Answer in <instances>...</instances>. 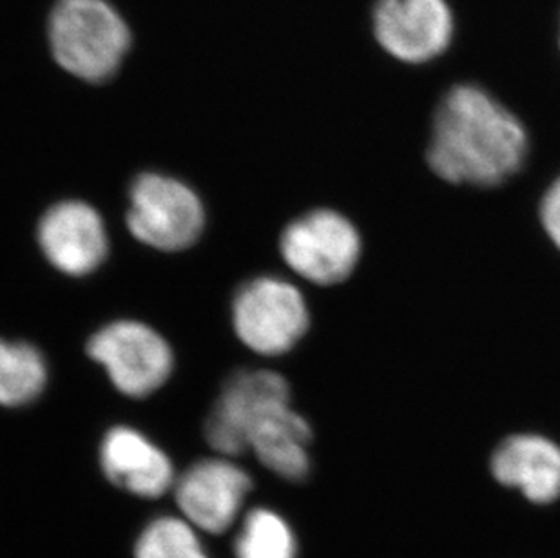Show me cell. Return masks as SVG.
I'll use <instances>...</instances> for the list:
<instances>
[{
	"label": "cell",
	"mask_w": 560,
	"mask_h": 558,
	"mask_svg": "<svg viewBox=\"0 0 560 558\" xmlns=\"http://www.w3.org/2000/svg\"><path fill=\"white\" fill-rule=\"evenodd\" d=\"M523 124L477 85H457L435 113L429 164L450 184L493 187L523 167Z\"/></svg>",
	"instance_id": "6da1fadb"
},
{
	"label": "cell",
	"mask_w": 560,
	"mask_h": 558,
	"mask_svg": "<svg viewBox=\"0 0 560 558\" xmlns=\"http://www.w3.org/2000/svg\"><path fill=\"white\" fill-rule=\"evenodd\" d=\"M129 44V27L104 0H59L49 16L55 60L85 82L98 84L113 77Z\"/></svg>",
	"instance_id": "7a4b0ae2"
},
{
	"label": "cell",
	"mask_w": 560,
	"mask_h": 558,
	"mask_svg": "<svg viewBox=\"0 0 560 558\" xmlns=\"http://www.w3.org/2000/svg\"><path fill=\"white\" fill-rule=\"evenodd\" d=\"M203 220L198 196L178 179L162 174L135 179L127 226L138 242L165 253L184 251L200 237Z\"/></svg>",
	"instance_id": "3957f363"
},
{
	"label": "cell",
	"mask_w": 560,
	"mask_h": 558,
	"mask_svg": "<svg viewBox=\"0 0 560 558\" xmlns=\"http://www.w3.org/2000/svg\"><path fill=\"white\" fill-rule=\"evenodd\" d=\"M233 322L240 341L250 350L280 356L307 333V303L302 292L283 279H253L234 300Z\"/></svg>",
	"instance_id": "277c9868"
},
{
	"label": "cell",
	"mask_w": 560,
	"mask_h": 558,
	"mask_svg": "<svg viewBox=\"0 0 560 558\" xmlns=\"http://www.w3.org/2000/svg\"><path fill=\"white\" fill-rule=\"evenodd\" d=\"M88 353L106 369L113 385L129 397H148L173 372V352L159 333L138 322H117L88 342Z\"/></svg>",
	"instance_id": "5b68a950"
},
{
	"label": "cell",
	"mask_w": 560,
	"mask_h": 558,
	"mask_svg": "<svg viewBox=\"0 0 560 558\" xmlns=\"http://www.w3.org/2000/svg\"><path fill=\"white\" fill-rule=\"evenodd\" d=\"M355 226L338 212L314 211L287 226L281 256L296 275L316 284H336L352 275L360 261Z\"/></svg>",
	"instance_id": "8992f818"
},
{
	"label": "cell",
	"mask_w": 560,
	"mask_h": 558,
	"mask_svg": "<svg viewBox=\"0 0 560 558\" xmlns=\"http://www.w3.org/2000/svg\"><path fill=\"white\" fill-rule=\"evenodd\" d=\"M283 403H291V391L280 374L270 370L238 372L228 381L207 417V443L223 455L244 453L249 450L254 425Z\"/></svg>",
	"instance_id": "52a82bcc"
},
{
	"label": "cell",
	"mask_w": 560,
	"mask_h": 558,
	"mask_svg": "<svg viewBox=\"0 0 560 558\" xmlns=\"http://www.w3.org/2000/svg\"><path fill=\"white\" fill-rule=\"evenodd\" d=\"M375 37L402 62H429L448 48L454 19L444 0H380Z\"/></svg>",
	"instance_id": "ba28073f"
},
{
	"label": "cell",
	"mask_w": 560,
	"mask_h": 558,
	"mask_svg": "<svg viewBox=\"0 0 560 558\" xmlns=\"http://www.w3.org/2000/svg\"><path fill=\"white\" fill-rule=\"evenodd\" d=\"M253 480L236 464L207 458L190 466L176 480V502L195 526L223 533L233 524Z\"/></svg>",
	"instance_id": "9c48e42d"
},
{
	"label": "cell",
	"mask_w": 560,
	"mask_h": 558,
	"mask_svg": "<svg viewBox=\"0 0 560 558\" xmlns=\"http://www.w3.org/2000/svg\"><path fill=\"white\" fill-rule=\"evenodd\" d=\"M38 242L49 264L69 276L90 275L107 254L101 214L82 201L51 207L38 225Z\"/></svg>",
	"instance_id": "30bf717a"
},
{
	"label": "cell",
	"mask_w": 560,
	"mask_h": 558,
	"mask_svg": "<svg viewBox=\"0 0 560 558\" xmlns=\"http://www.w3.org/2000/svg\"><path fill=\"white\" fill-rule=\"evenodd\" d=\"M101 463L107 479L132 496L156 499L175 483L170 457L132 428L109 430L102 443Z\"/></svg>",
	"instance_id": "8fae6325"
},
{
	"label": "cell",
	"mask_w": 560,
	"mask_h": 558,
	"mask_svg": "<svg viewBox=\"0 0 560 558\" xmlns=\"http://www.w3.org/2000/svg\"><path fill=\"white\" fill-rule=\"evenodd\" d=\"M492 474L528 501L550 504L560 497V446L535 433L512 435L493 453Z\"/></svg>",
	"instance_id": "7c38bea8"
},
{
	"label": "cell",
	"mask_w": 560,
	"mask_h": 558,
	"mask_svg": "<svg viewBox=\"0 0 560 558\" xmlns=\"http://www.w3.org/2000/svg\"><path fill=\"white\" fill-rule=\"evenodd\" d=\"M311 439L308 422L292 410L291 403H283L270 408L254 425L249 450L265 468L280 475L281 479L303 480L311 472Z\"/></svg>",
	"instance_id": "4fadbf2b"
},
{
	"label": "cell",
	"mask_w": 560,
	"mask_h": 558,
	"mask_svg": "<svg viewBox=\"0 0 560 558\" xmlns=\"http://www.w3.org/2000/svg\"><path fill=\"white\" fill-rule=\"evenodd\" d=\"M46 380V363L37 348L0 339V405L32 403L43 394Z\"/></svg>",
	"instance_id": "5bb4252c"
},
{
	"label": "cell",
	"mask_w": 560,
	"mask_h": 558,
	"mask_svg": "<svg viewBox=\"0 0 560 558\" xmlns=\"http://www.w3.org/2000/svg\"><path fill=\"white\" fill-rule=\"evenodd\" d=\"M238 558H296V538L278 513L253 510L236 538Z\"/></svg>",
	"instance_id": "9a60e30c"
},
{
	"label": "cell",
	"mask_w": 560,
	"mask_h": 558,
	"mask_svg": "<svg viewBox=\"0 0 560 558\" xmlns=\"http://www.w3.org/2000/svg\"><path fill=\"white\" fill-rule=\"evenodd\" d=\"M137 558H209L187 522L164 516L151 522L138 538Z\"/></svg>",
	"instance_id": "2e32d148"
},
{
	"label": "cell",
	"mask_w": 560,
	"mask_h": 558,
	"mask_svg": "<svg viewBox=\"0 0 560 558\" xmlns=\"http://www.w3.org/2000/svg\"><path fill=\"white\" fill-rule=\"evenodd\" d=\"M540 220L551 242L560 248V178L551 185L540 204Z\"/></svg>",
	"instance_id": "e0dca14e"
}]
</instances>
